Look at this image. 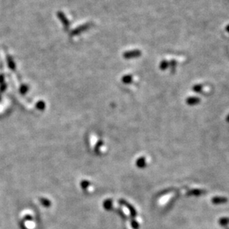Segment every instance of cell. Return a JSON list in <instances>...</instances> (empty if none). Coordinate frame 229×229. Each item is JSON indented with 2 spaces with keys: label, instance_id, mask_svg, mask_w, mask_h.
Returning <instances> with one entry per match:
<instances>
[{
  "label": "cell",
  "instance_id": "8",
  "mask_svg": "<svg viewBox=\"0 0 229 229\" xmlns=\"http://www.w3.org/2000/svg\"><path fill=\"white\" fill-rule=\"evenodd\" d=\"M193 89L196 92H200L202 91V86L201 85H196L193 88Z\"/></svg>",
  "mask_w": 229,
  "mask_h": 229
},
{
  "label": "cell",
  "instance_id": "9",
  "mask_svg": "<svg viewBox=\"0 0 229 229\" xmlns=\"http://www.w3.org/2000/svg\"><path fill=\"white\" fill-rule=\"evenodd\" d=\"M226 120H227L228 122H229V115L227 117V118H226Z\"/></svg>",
  "mask_w": 229,
  "mask_h": 229
},
{
  "label": "cell",
  "instance_id": "1",
  "mask_svg": "<svg viewBox=\"0 0 229 229\" xmlns=\"http://www.w3.org/2000/svg\"><path fill=\"white\" fill-rule=\"evenodd\" d=\"M212 203L213 204H222V203H226L228 202V199L226 197H220V196H216L213 197L211 199Z\"/></svg>",
  "mask_w": 229,
  "mask_h": 229
},
{
  "label": "cell",
  "instance_id": "7",
  "mask_svg": "<svg viewBox=\"0 0 229 229\" xmlns=\"http://www.w3.org/2000/svg\"><path fill=\"white\" fill-rule=\"evenodd\" d=\"M202 194V190H199V189H194V190L189 191L187 195L191 196H199Z\"/></svg>",
  "mask_w": 229,
  "mask_h": 229
},
{
  "label": "cell",
  "instance_id": "5",
  "mask_svg": "<svg viewBox=\"0 0 229 229\" xmlns=\"http://www.w3.org/2000/svg\"><path fill=\"white\" fill-rule=\"evenodd\" d=\"M140 52L138 51H129L127 53L124 54L125 57L127 58H130V57H137V55H139Z\"/></svg>",
  "mask_w": 229,
  "mask_h": 229
},
{
  "label": "cell",
  "instance_id": "6",
  "mask_svg": "<svg viewBox=\"0 0 229 229\" xmlns=\"http://www.w3.org/2000/svg\"><path fill=\"white\" fill-rule=\"evenodd\" d=\"M219 224L221 226H226L229 224V218L228 217H222L219 219Z\"/></svg>",
  "mask_w": 229,
  "mask_h": 229
},
{
  "label": "cell",
  "instance_id": "3",
  "mask_svg": "<svg viewBox=\"0 0 229 229\" xmlns=\"http://www.w3.org/2000/svg\"><path fill=\"white\" fill-rule=\"evenodd\" d=\"M89 24H87V25H82V26L80 27V28H76L75 30L74 31L73 35H76V34H80L81 31H85V30H87V29H88V28H89Z\"/></svg>",
  "mask_w": 229,
  "mask_h": 229
},
{
  "label": "cell",
  "instance_id": "4",
  "mask_svg": "<svg viewBox=\"0 0 229 229\" xmlns=\"http://www.w3.org/2000/svg\"><path fill=\"white\" fill-rule=\"evenodd\" d=\"M58 16L60 17V20H62V22H63V24L64 27H69V21H68V20L66 19V17H65V16L63 15V14H62V13H60V14H58Z\"/></svg>",
  "mask_w": 229,
  "mask_h": 229
},
{
  "label": "cell",
  "instance_id": "2",
  "mask_svg": "<svg viewBox=\"0 0 229 229\" xmlns=\"http://www.w3.org/2000/svg\"><path fill=\"white\" fill-rule=\"evenodd\" d=\"M186 102H187V104H188V105H191V106H193V105H196V104H199V103L200 102V99H199V97H188V98H187Z\"/></svg>",
  "mask_w": 229,
  "mask_h": 229
}]
</instances>
